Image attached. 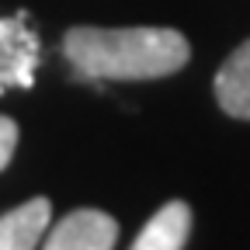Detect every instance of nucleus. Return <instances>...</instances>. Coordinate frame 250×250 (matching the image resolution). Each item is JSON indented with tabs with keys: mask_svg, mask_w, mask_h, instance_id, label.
Returning <instances> with one entry per match:
<instances>
[{
	"mask_svg": "<svg viewBox=\"0 0 250 250\" xmlns=\"http://www.w3.org/2000/svg\"><path fill=\"white\" fill-rule=\"evenodd\" d=\"M188 233H191V208L184 202H167L139 229L132 250H184Z\"/></svg>",
	"mask_w": 250,
	"mask_h": 250,
	"instance_id": "5",
	"label": "nucleus"
},
{
	"mask_svg": "<svg viewBox=\"0 0 250 250\" xmlns=\"http://www.w3.org/2000/svg\"><path fill=\"white\" fill-rule=\"evenodd\" d=\"M52 205L49 198H31L7 215H0V250H35L39 236L49 226Z\"/></svg>",
	"mask_w": 250,
	"mask_h": 250,
	"instance_id": "6",
	"label": "nucleus"
},
{
	"mask_svg": "<svg viewBox=\"0 0 250 250\" xmlns=\"http://www.w3.org/2000/svg\"><path fill=\"white\" fill-rule=\"evenodd\" d=\"M215 101L226 115L250 122V39L233 49V56L215 73Z\"/></svg>",
	"mask_w": 250,
	"mask_h": 250,
	"instance_id": "4",
	"label": "nucleus"
},
{
	"mask_svg": "<svg viewBox=\"0 0 250 250\" xmlns=\"http://www.w3.org/2000/svg\"><path fill=\"white\" fill-rule=\"evenodd\" d=\"M62 56L90 80H156L177 73L191 49L174 28H70Z\"/></svg>",
	"mask_w": 250,
	"mask_h": 250,
	"instance_id": "1",
	"label": "nucleus"
},
{
	"mask_svg": "<svg viewBox=\"0 0 250 250\" xmlns=\"http://www.w3.org/2000/svg\"><path fill=\"white\" fill-rule=\"evenodd\" d=\"M115 240H118V223L108 212L77 208L56 223L42 250H111Z\"/></svg>",
	"mask_w": 250,
	"mask_h": 250,
	"instance_id": "3",
	"label": "nucleus"
},
{
	"mask_svg": "<svg viewBox=\"0 0 250 250\" xmlns=\"http://www.w3.org/2000/svg\"><path fill=\"white\" fill-rule=\"evenodd\" d=\"M42 59V42L31 31L28 14L0 18V94L11 87H31Z\"/></svg>",
	"mask_w": 250,
	"mask_h": 250,
	"instance_id": "2",
	"label": "nucleus"
},
{
	"mask_svg": "<svg viewBox=\"0 0 250 250\" xmlns=\"http://www.w3.org/2000/svg\"><path fill=\"white\" fill-rule=\"evenodd\" d=\"M14 146H18V125H14L11 118L0 115V170H4V167L11 164Z\"/></svg>",
	"mask_w": 250,
	"mask_h": 250,
	"instance_id": "7",
	"label": "nucleus"
}]
</instances>
